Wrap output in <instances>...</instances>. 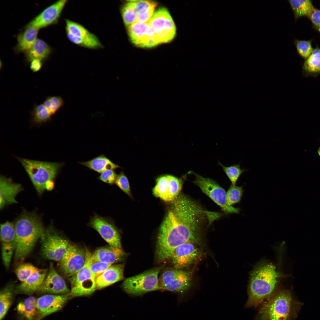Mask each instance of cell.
Listing matches in <instances>:
<instances>
[{
    "label": "cell",
    "instance_id": "6da1fadb",
    "mask_svg": "<svg viewBox=\"0 0 320 320\" xmlns=\"http://www.w3.org/2000/svg\"><path fill=\"white\" fill-rule=\"evenodd\" d=\"M171 202L157 236L156 254L161 261L170 259L174 250L182 244H199L204 230L221 216V213L205 210L183 193Z\"/></svg>",
    "mask_w": 320,
    "mask_h": 320
},
{
    "label": "cell",
    "instance_id": "7a4b0ae2",
    "mask_svg": "<svg viewBox=\"0 0 320 320\" xmlns=\"http://www.w3.org/2000/svg\"><path fill=\"white\" fill-rule=\"evenodd\" d=\"M16 234L15 257L22 262L31 253L45 230L40 217L33 212L24 211L14 223Z\"/></svg>",
    "mask_w": 320,
    "mask_h": 320
},
{
    "label": "cell",
    "instance_id": "3957f363",
    "mask_svg": "<svg viewBox=\"0 0 320 320\" xmlns=\"http://www.w3.org/2000/svg\"><path fill=\"white\" fill-rule=\"evenodd\" d=\"M280 274L271 263H259L252 271L248 288L249 306H256L273 292Z\"/></svg>",
    "mask_w": 320,
    "mask_h": 320
},
{
    "label": "cell",
    "instance_id": "277c9868",
    "mask_svg": "<svg viewBox=\"0 0 320 320\" xmlns=\"http://www.w3.org/2000/svg\"><path fill=\"white\" fill-rule=\"evenodd\" d=\"M28 174L37 191L42 194L47 184L54 181L64 165L63 163L52 162L18 158Z\"/></svg>",
    "mask_w": 320,
    "mask_h": 320
},
{
    "label": "cell",
    "instance_id": "5b68a950",
    "mask_svg": "<svg viewBox=\"0 0 320 320\" xmlns=\"http://www.w3.org/2000/svg\"><path fill=\"white\" fill-rule=\"evenodd\" d=\"M41 254L47 260L59 261L70 244L52 224L45 229L41 238Z\"/></svg>",
    "mask_w": 320,
    "mask_h": 320
},
{
    "label": "cell",
    "instance_id": "8992f818",
    "mask_svg": "<svg viewBox=\"0 0 320 320\" xmlns=\"http://www.w3.org/2000/svg\"><path fill=\"white\" fill-rule=\"evenodd\" d=\"M161 268H153L127 278L122 284L123 289L128 294L135 296L159 290L158 276Z\"/></svg>",
    "mask_w": 320,
    "mask_h": 320
},
{
    "label": "cell",
    "instance_id": "52a82bcc",
    "mask_svg": "<svg viewBox=\"0 0 320 320\" xmlns=\"http://www.w3.org/2000/svg\"><path fill=\"white\" fill-rule=\"evenodd\" d=\"M92 254L86 249V260L82 268L75 274L69 278L71 290L70 298L89 296L97 289L95 276L91 272L89 267Z\"/></svg>",
    "mask_w": 320,
    "mask_h": 320
},
{
    "label": "cell",
    "instance_id": "ba28073f",
    "mask_svg": "<svg viewBox=\"0 0 320 320\" xmlns=\"http://www.w3.org/2000/svg\"><path fill=\"white\" fill-rule=\"evenodd\" d=\"M195 177L192 181L201 191L218 205L226 213H239V208L229 206L226 199V193L215 181L209 178H205L193 172H191Z\"/></svg>",
    "mask_w": 320,
    "mask_h": 320
},
{
    "label": "cell",
    "instance_id": "9c48e42d",
    "mask_svg": "<svg viewBox=\"0 0 320 320\" xmlns=\"http://www.w3.org/2000/svg\"><path fill=\"white\" fill-rule=\"evenodd\" d=\"M148 23L159 44L169 42L175 36V25L165 7H160L155 11Z\"/></svg>",
    "mask_w": 320,
    "mask_h": 320
},
{
    "label": "cell",
    "instance_id": "30bf717a",
    "mask_svg": "<svg viewBox=\"0 0 320 320\" xmlns=\"http://www.w3.org/2000/svg\"><path fill=\"white\" fill-rule=\"evenodd\" d=\"M65 31L68 40L79 46L96 49L103 47L97 37L81 24L69 19H65Z\"/></svg>",
    "mask_w": 320,
    "mask_h": 320
},
{
    "label": "cell",
    "instance_id": "8fae6325",
    "mask_svg": "<svg viewBox=\"0 0 320 320\" xmlns=\"http://www.w3.org/2000/svg\"><path fill=\"white\" fill-rule=\"evenodd\" d=\"M292 294L287 290L278 293L268 303L267 318L269 320H289L294 313Z\"/></svg>",
    "mask_w": 320,
    "mask_h": 320
},
{
    "label": "cell",
    "instance_id": "7c38bea8",
    "mask_svg": "<svg viewBox=\"0 0 320 320\" xmlns=\"http://www.w3.org/2000/svg\"><path fill=\"white\" fill-rule=\"evenodd\" d=\"M191 277L190 273L180 269H169L161 276L159 284L160 289L183 293L189 288Z\"/></svg>",
    "mask_w": 320,
    "mask_h": 320
},
{
    "label": "cell",
    "instance_id": "4fadbf2b",
    "mask_svg": "<svg viewBox=\"0 0 320 320\" xmlns=\"http://www.w3.org/2000/svg\"><path fill=\"white\" fill-rule=\"evenodd\" d=\"M86 260V250L73 244H69L63 256L59 261V270L65 277H70L76 273L84 266Z\"/></svg>",
    "mask_w": 320,
    "mask_h": 320
},
{
    "label": "cell",
    "instance_id": "5bb4252c",
    "mask_svg": "<svg viewBox=\"0 0 320 320\" xmlns=\"http://www.w3.org/2000/svg\"><path fill=\"white\" fill-rule=\"evenodd\" d=\"M88 225L96 231L109 245L122 249L119 232L111 219L95 214Z\"/></svg>",
    "mask_w": 320,
    "mask_h": 320
},
{
    "label": "cell",
    "instance_id": "9a60e30c",
    "mask_svg": "<svg viewBox=\"0 0 320 320\" xmlns=\"http://www.w3.org/2000/svg\"><path fill=\"white\" fill-rule=\"evenodd\" d=\"M127 28L131 41L137 47L151 48L160 44L148 23L136 21Z\"/></svg>",
    "mask_w": 320,
    "mask_h": 320
},
{
    "label": "cell",
    "instance_id": "2e32d148",
    "mask_svg": "<svg viewBox=\"0 0 320 320\" xmlns=\"http://www.w3.org/2000/svg\"><path fill=\"white\" fill-rule=\"evenodd\" d=\"M69 294H45L36 299V320H41L48 316L61 310L70 298Z\"/></svg>",
    "mask_w": 320,
    "mask_h": 320
},
{
    "label": "cell",
    "instance_id": "e0dca14e",
    "mask_svg": "<svg viewBox=\"0 0 320 320\" xmlns=\"http://www.w3.org/2000/svg\"><path fill=\"white\" fill-rule=\"evenodd\" d=\"M0 240L3 262L8 269L16 248V234L14 223L7 221L1 224Z\"/></svg>",
    "mask_w": 320,
    "mask_h": 320
},
{
    "label": "cell",
    "instance_id": "ac0fdd59",
    "mask_svg": "<svg viewBox=\"0 0 320 320\" xmlns=\"http://www.w3.org/2000/svg\"><path fill=\"white\" fill-rule=\"evenodd\" d=\"M68 1L59 0L43 10L32 19L25 27L39 29L57 24Z\"/></svg>",
    "mask_w": 320,
    "mask_h": 320
},
{
    "label": "cell",
    "instance_id": "d6986e66",
    "mask_svg": "<svg viewBox=\"0 0 320 320\" xmlns=\"http://www.w3.org/2000/svg\"><path fill=\"white\" fill-rule=\"evenodd\" d=\"M37 292L41 294L61 295L68 294L70 291L51 262L48 273Z\"/></svg>",
    "mask_w": 320,
    "mask_h": 320
},
{
    "label": "cell",
    "instance_id": "ffe728a7",
    "mask_svg": "<svg viewBox=\"0 0 320 320\" xmlns=\"http://www.w3.org/2000/svg\"><path fill=\"white\" fill-rule=\"evenodd\" d=\"M199 252L195 244L187 242L177 247L170 258L171 262L176 269L188 267L199 258Z\"/></svg>",
    "mask_w": 320,
    "mask_h": 320
},
{
    "label": "cell",
    "instance_id": "44dd1931",
    "mask_svg": "<svg viewBox=\"0 0 320 320\" xmlns=\"http://www.w3.org/2000/svg\"><path fill=\"white\" fill-rule=\"evenodd\" d=\"M23 190L22 185L13 182L10 178L1 175L0 177V209L16 204L17 195Z\"/></svg>",
    "mask_w": 320,
    "mask_h": 320
},
{
    "label": "cell",
    "instance_id": "7402d4cb",
    "mask_svg": "<svg viewBox=\"0 0 320 320\" xmlns=\"http://www.w3.org/2000/svg\"><path fill=\"white\" fill-rule=\"evenodd\" d=\"M48 271V269H39L15 287V294L30 295L37 292L46 278Z\"/></svg>",
    "mask_w": 320,
    "mask_h": 320
},
{
    "label": "cell",
    "instance_id": "603a6c76",
    "mask_svg": "<svg viewBox=\"0 0 320 320\" xmlns=\"http://www.w3.org/2000/svg\"><path fill=\"white\" fill-rule=\"evenodd\" d=\"M124 266L123 263L112 265L102 273L96 277V289H103L123 280Z\"/></svg>",
    "mask_w": 320,
    "mask_h": 320
},
{
    "label": "cell",
    "instance_id": "cb8c5ba5",
    "mask_svg": "<svg viewBox=\"0 0 320 320\" xmlns=\"http://www.w3.org/2000/svg\"><path fill=\"white\" fill-rule=\"evenodd\" d=\"M126 255L122 249L109 245L96 249L92 254L91 259L93 261H100L113 265L122 260Z\"/></svg>",
    "mask_w": 320,
    "mask_h": 320
},
{
    "label": "cell",
    "instance_id": "d4e9b609",
    "mask_svg": "<svg viewBox=\"0 0 320 320\" xmlns=\"http://www.w3.org/2000/svg\"><path fill=\"white\" fill-rule=\"evenodd\" d=\"M39 29L32 27H25L17 37V43L14 50L17 53L27 52L37 39Z\"/></svg>",
    "mask_w": 320,
    "mask_h": 320
},
{
    "label": "cell",
    "instance_id": "484cf974",
    "mask_svg": "<svg viewBox=\"0 0 320 320\" xmlns=\"http://www.w3.org/2000/svg\"><path fill=\"white\" fill-rule=\"evenodd\" d=\"M52 52L51 48L45 41L37 39L31 47L24 53L25 59L28 63L35 59L43 62L47 59Z\"/></svg>",
    "mask_w": 320,
    "mask_h": 320
},
{
    "label": "cell",
    "instance_id": "4316f807",
    "mask_svg": "<svg viewBox=\"0 0 320 320\" xmlns=\"http://www.w3.org/2000/svg\"><path fill=\"white\" fill-rule=\"evenodd\" d=\"M302 73L305 77H316L320 75V47L317 46L306 59L302 66Z\"/></svg>",
    "mask_w": 320,
    "mask_h": 320
},
{
    "label": "cell",
    "instance_id": "83f0119b",
    "mask_svg": "<svg viewBox=\"0 0 320 320\" xmlns=\"http://www.w3.org/2000/svg\"><path fill=\"white\" fill-rule=\"evenodd\" d=\"M36 299L30 296L18 303L16 307L18 320H36Z\"/></svg>",
    "mask_w": 320,
    "mask_h": 320
},
{
    "label": "cell",
    "instance_id": "f1b7e54d",
    "mask_svg": "<svg viewBox=\"0 0 320 320\" xmlns=\"http://www.w3.org/2000/svg\"><path fill=\"white\" fill-rule=\"evenodd\" d=\"M79 163L90 169L100 174L108 169L114 170L120 167L118 165L113 163L103 154L89 160L79 162Z\"/></svg>",
    "mask_w": 320,
    "mask_h": 320
},
{
    "label": "cell",
    "instance_id": "f546056e",
    "mask_svg": "<svg viewBox=\"0 0 320 320\" xmlns=\"http://www.w3.org/2000/svg\"><path fill=\"white\" fill-rule=\"evenodd\" d=\"M15 288L13 284H9L0 291V320L4 318L13 303Z\"/></svg>",
    "mask_w": 320,
    "mask_h": 320
},
{
    "label": "cell",
    "instance_id": "4dcf8cb0",
    "mask_svg": "<svg viewBox=\"0 0 320 320\" xmlns=\"http://www.w3.org/2000/svg\"><path fill=\"white\" fill-rule=\"evenodd\" d=\"M288 1L296 20L303 16L308 17L315 8L311 0H289Z\"/></svg>",
    "mask_w": 320,
    "mask_h": 320
},
{
    "label": "cell",
    "instance_id": "1f68e13d",
    "mask_svg": "<svg viewBox=\"0 0 320 320\" xmlns=\"http://www.w3.org/2000/svg\"><path fill=\"white\" fill-rule=\"evenodd\" d=\"M30 114L32 123L36 125H40L50 121L52 117L43 103L34 104Z\"/></svg>",
    "mask_w": 320,
    "mask_h": 320
},
{
    "label": "cell",
    "instance_id": "d6a6232c",
    "mask_svg": "<svg viewBox=\"0 0 320 320\" xmlns=\"http://www.w3.org/2000/svg\"><path fill=\"white\" fill-rule=\"evenodd\" d=\"M169 188L168 175L161 176L156 180V184L153 190V193L155 196L169 202Z\"/></svg>",
    "mask_w": 320,
    "mask_h": 320
},
{
    "label": "cell",
    "instance_id": "836d02e7",
    "mask_svg": "<svg viewBox=\"0 0 320 320\" xmlns=\"http://www.w3.org/2000/svg\"><path fill=\"white\" fill-rule=\"evenodd\" d=\"M124 23L127 28L137 21V15L134 9L132 0L128 1L121 9Z\"/></svg>",
    "mask_w": 320,
    "mask_h": 320
},
{
    "label": "cell",
    "instance_id": "e575fe53",
    "mask_svg": "<svg viewBox=\"0 0 320 320\" xmlns=\"http://www.w3.org/2000/svg\"><path fill=\"white\" fill-rule=\"evenodd\" d=\"M52 116L55 115L62 107L64 102L59 96H48L42 103Z\"/></svg>",
    "mask_w": 320,
    "mask_h": 320
},
{
    "label": "cell",
    "instance_id": "d590c367",
    "mask_svg": "<svg viewBox=\"0 0 320 320\" xmlns=\"http://www.w3.org/2000/svg\"><path fill=\"white\" fill-rule=\"evenodd\" d=\"M218 164L222 167L223 171L231 181L232 184L233 185H236L237 181L243 172L247 171L245 169H241L240 164L226 167L218 161Z\"/></svg>",
    "mask_w": 320,
    "mask_h": 320
},
{
    "label": "cell",
    "instance_id": "8d00e7d4",
    "mask_svg": "<svg viewBox=\"0 0 320 320\" xmlns=\"http://www.w3.org/2000/svg\"><path fill=\"white\" fill-rule=\"evenodd\" d=\"M244 190L243 186L231 185L226 193L228 204L230 206L239 203L242 196Z\"/></svg>",
    "mask_w": 320,
    "mask_h": 320
},
{
    "label": "cell",
    "instance_id": "74e56055",
    "mask_svg": "<svg viewBox=\"0 0 320 320\" xmlns=\"http://www.w3.org/2000/svg\"><path fill=\"white\" fill-rule=\"evenodd\" d=\"M132 1L137 15L154 11L157 5L156 2L151 1L132 0Z\"/></svg>",
    "mask_w": 320,
    "mask_h": 320
},
{
    "label": "cell",
    "instance_id": "f35d334b",
    "mask_svg": "<svg viewBox=\"0 0 320 320\" xmlns=\"http://www.w3.org/2000/svg\"><path fill=\"white\" fill-rule=\"evenodd\" d=\"M39 269L30 263H24L19 265L15 270V273L18 279L23 282L33 273Z\"/></svg>",
    "mask_w": 320,
    "mask_h": 320
},
{
    "label": "cell",
    "instance_id": "ab89813d",
    "mask_svg": "<svg viewBox=\"0 0 320 320\" xmlns=\"http://www.w3.org/2000/svg\"><path fill=\"white\" fill-rule=\"evenodd\" d=\"M169 183V202L174 200L180 194L183 185V180L171 175H167Z\"/></svg>",
    "mask_w": 320,
    "mask_h": 320
},
{
    "label": "cell",
    "instance_id": "60d3db41",
    "mask_svg": "<svg viewBox=\"0 0 320 320\" xmlns=\"http://www.w3.org/2000/svg\"><path fill=\"white\" fill-rule=\"evenodd\" d=\"M294 43L297 53L305 60L309 56L313 50L311 40H304L295 39Z\"/></svg>",
    "mask_w": 320,
    "mask_h": 320
},
{
    "label": "cell",
    "instance_id": "b9f144b4",
    "mask_svg": "<svg viewBox=\"0 0 320 320\" xmlns=\"http://www.w3.org/2000/svg\"><path fill=\"white\" fill-rule=\"evenodd\" d=\"M91 257L89 265V269L91 272L95 277L102 273L112 265L100 261H92L91 259Z\"/></svg>",
    "mask_w": 320,
    "mask_h": 320
},
{
    "label": "cell",
    "instance_id": "7bdbcfd3",
    "mask_svg": "<svg viewBox=\"0 0 320 320\" xmlns=\"http://www.w3.org/2000/svg\"><path fill=\"white\" fill-rule=\"evenodd\" d=\"M115 183L125 193L129 196H131L129 182L123 172L117 175Z\"/></svg>",
    "mask_w": 320,
    "mask_h": 320
},
{
    "label": "cell",
    "instance_id": "ee69618b",
    "mask_svg": "<svg viewBox=\"0 0 320 320\" xmlns=\"http://www.w3.org/2000/svg\"><path fill=\"white\" fill-rule=\"evenodd\" d=\"M117 176L114 170L109 169L100 173L98 179L104 183L112 185L115 183Z\"/></svg>",
    "mask_w": 320,
    "mask_h": 320
},
{
    "label": "cell",
    "instance_id": "f6af8a7d",
    "mask_svg": "<svg viewBox=\"0 0 320 320\" xmlns=\"http://www.w3.org/2000/svg\"><path fill=\"white\" fill-rule=\"evenodd\" d=\"M308 17L314 28L320 33V9L314 8Z\"/></svg>",
    "mask_w": 320,
    "mask_h": 320
},
{
    "label": "cell",
    "instance_id": "bcb514c9",
    "mask_svg": "<svg viewBox=\"0 0 320 320\" xmlns=\"http://www.w3.org/2000/svg\"><path fill=\"white\" fill-rule=\"evenodd\" d=\"M43 63L42 61L39 60H33L30 63V69L33 73L39 71L42 66Z\"/></svg>",
    "mask_w": 320,
    "mask_h": 320
},
{
    "label": "cell",
    "instance_id": "7dc6e473",
    "mask_svg": "<svg viewBox=\"0 0 320 320\" xmlns=\"http://www.w3.org/2000/svg\"><path fill=\"white\" fill-rule=\"evenodd\" d=\"M268 305L267 304L261 313L257 320H266L267 318V311Z\"/></svg>",
    "mask_w": 320,
    "mask_h": 320
},
{
    "label": "cell",
    "instance_id": "c3c4849f",
    "mask_svg": "<svg viewBox=\"0 0 320 320\" xmlns=\"http://www.w3.org/2000/svg\"><path fill=\"white\" fill-rule=\"evenodd\" d=\"M317 152L318 156L320 157V146L318 148Z\"/></svg>",
    "mask_w": 320,
    "mask_h": 320
},
{
    "label": "cell",
    "instance_id": "681fc988",
    "mask_svg": "<svg viewBox=\"0 0 320 320\" xmlns=\"http://www.w3.org/2000/svg\"><path fill=\"white\" fill-rule=\"evenodd\" d=\"M319 141L320 142V138H319Z\"/></svg>",
    "mask_w": 320,
    "mask_h": 320
}]
</instances>
